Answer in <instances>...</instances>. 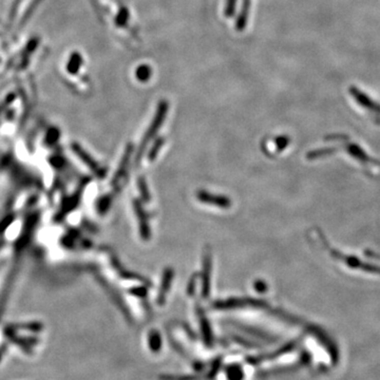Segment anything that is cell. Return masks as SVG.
I'll return each instance as SVG.
<instances>
[{
	"label": "cell",
	"instance_id": "cell-1",
	"mask_svg": "<svg viewBox=\"0 0 380 380\" xmlns=\"http://www.w3.org/2000/svg\"><path fill=\"white\" fill-rule=\"evenodd\" d=\"M41 0H13L8 16V26L11 31H18L26 23Z\"/></svg>",
	"mask_w": 380,
	"mask_h": 380
}]
</instances>
